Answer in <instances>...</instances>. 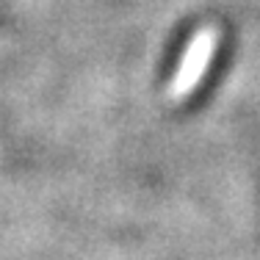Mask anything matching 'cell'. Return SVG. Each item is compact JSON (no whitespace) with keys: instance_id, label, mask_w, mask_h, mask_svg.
I'll return each instance as SVG.
<instances>
[{"instance_id":"6da1fadb","label":"cell","mask_w":260,"mask_h":260,"mask_svg":"<svg viewBox=\"0 0 260 260\" xmlns=\"http://www.w3.org/2000/svg\"><path fill=\"white\" fill-rule=\"evenodd\" d=\"M216 47V30L213 28H202L194 34V39L188 42L180 61V70H177L175 80H172V94L183 97L200 83V78L205 75L208 64H210V55H213Z\"/></svg>"}]
</instances>
